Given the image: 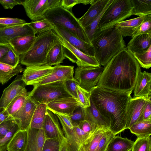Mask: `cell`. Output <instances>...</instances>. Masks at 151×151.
I'll return each instance as SVG.
<instances>
[{
	"label": "cell",
	"instance_id": "6da1fadb",
	"mask_svg": "<svg viewBox=\"0 0 151 151\" xmlns=\"http://www.w3.org/2000/svg\"><path fill=\"white\" fill-rule=\"evenodd\" d=\"M141 72L139 64L125 47L114 56L104 67L96 86L132 93Z\"/></svg>",
	"mask_w": 151,
	"mask_h": 151
},
{
	"label": "cell",
	"instance_id": "7a4b0ae2",
	"mask_svg": "<svg viewBox=\"0 0 151 151\" xmlns=\"http://www.w3.org/2000/svg\"><path fill=\"white\" fill-rule=\"evenodd\" d=\"M131 93L97 86L90 92L93 103L109 121V129L116 135L126 129L127 111Z\"/></svg>",
	"mask_w": 151,
	"mask_h": 151
},
{
	"label": "cell",
	"instance_id": "3957f363",
	"mask_svg": "<svg viewBox=\"0 0 151 151\" xmlns=\"http://www.w3.org/2000/svg\"><path fill=\"white\" fill-rule=\"evenodd\" d=\"M94 57L100 65L104 67L111 59L126 47L123 37L115 26L96 30L91 41Z\"/></svg>",
	"mask_w": 151,
	"mask_h": 151
},
{
	"label": "cell",
	"instance_id": "277c9868",
	"mask_svg": "<svg viewBox=\"0 0 151 151\" xmlns=\"http://www.w3.org/2000/svg\"><path fill=\"white\" fill-rule=\"evenodd\" d=\"M62 44L58 35L51 30L35 36V40L29 50L20 56V63L27 66L46 64V58L54 45Z\"/></svg>",
	"mask_w": 151,
	"mask_h": 151
},
{
	"label": "cell",
	"instance_id": "5b68a950",
	"mask_svg": "<svg viewBox=\"0 0 151 151\" xmlns=\"http://www.w3.org/2000/svg\"><path fill=\"white\" fill-rule=\"evenodd\" d=\"M44 17L53 25L62 26L83 41L91 43L78 19L71 11L60 6L46 12Z\"/></svg>",
	"mask_w": 151,
	"mask_h": 151
},
{
	"label": "cell",
	"instance_id": "8992f818",
	"mask_svg": "<svg viewBox=\"0 0 151 151\" xmlns=\"http://www.w3.org/2000/svg\"><path fill=\"white\" fill-rule=\"evenodd\" d=\"M133 8L130 0H113L103 13L96 30L114 27L124 21L132 15Z\"/></svg>",
	"mask_w": 151,
	"mask_h": 151
},
{
	"label": "cell",
	"instance_id": "52a82bcc",
	"mask_svg": "<svg viewBox=\"0 0 151 151\" xmlns=\"http://www.w3.org/2000/svg\"><path fill=\"white\" fill-rule=\"evenodd\" d=\"M29 98L38 104H47L57 99L72 96L65 87L64 81L33 86L32 90L28 92Z\"/></svg>",
	"mask_w": 151,
	"mask_h": 151
},
{
	"label": "cell",
	"instance_id": "ba28073f",
	"mask_svg": "<svg viewBox=\"0 0 151 151\" xmlns=\"http://www.w3.org/2000/svg\"><path fill=\"white\" fill-rule=\"evenodd\" d=\"M104 67L78 66L75 69L74 79L82 88L90 92L97 86Z\"/></svg>",
	"mask_w": 151,
	"mask_h": 151
},
{
	"label": "cell",
	"instance_id": "9c48e42d",
	"mask_svg": "<svg viewBox=\"0 0 151 151\" xmlns=\"http://www.w3.org/2000/svg\"><path fill=\"white\" fill-rule=\"evenodd\" d=\"M58 36L63 46L66 58L76 63L78 66L97 67L100 65L94 56L85 54L74 47L61 37Z\"/></svg>",
	"mask_w": 151,
	"mask_h": 151
},
{
	"label": "cell",
	"instance_id": "30bf717a",
	"mask_svg": "<svg viewBox=\"0 0 151 151\" xmlns=\"http://www.w3.org/2000/svg\"><path fill=\"white\" fill-rule=\"evenodd\" d=\"M53 29L55 32L65 39L71 45L85 54L94 56V50L91 43L83 41L63 27L54 25Z\"/></svg>",
	"mask_w": 151,
	"mask_h": 151
},
{
	"label": "cell",
	"instance_id": "8fae6325",
	"mask_svg": "<svg viewBox=\"0 0 151 151\" xmlns=\"http://www.w3.org/2000/svg\"><path fill=\"white\" fill-rule=\"evenodd\" d=\"M74 66L59 64L53 66L52 72L48 75L35 82L32 85H41L73 79Z\"/></svg>",
	"mask_w": 151,
	"mask_h": 151
},
{
	"label": "cell",
	"instance_id": "7c38bea8",
	"mask_svg": "<svg viewBox=\"0 0 151 151\" xmlns=\"http://www.w3.org/2000/svg\"><path fill=\"white\" fill-rule=\"evenodd\" d=\"M38 104L28 98L23 106L11 115L20 130H28L35 109Z\"/></svg>",
	"mask_w": 151,
	"mask_h": 151
},
{
	"label": "cell",
	"instance_id": "4fadbf2b",
	"mask_svg": "<svg viewBox=\"0 0 151 151\" xmlns=\"http://www.w3.org/2000/svg\"><path fill=\"white\" fill-rule=\"evenodd\" d=\"M22 75H18L11 84L4 90L0 98V107L6 109L17 96L27 92L26 86L22 78Z\"/></svg>",
	"mask_w": 151,
	"mask_h": 151
},
{
	"label": "cell",
	"instance_id": "5bb4252c",
	"mask_svg": "<svg viewBox=\"0 0 151 151\" xmlns=\"http://www.w3.org/2000/svg\"><path fill=\"white\" fill-rule=\"evenodd\" d=\"M145 97H131L127 106L126 129H129L140 117L148 99Z\"/></svg>",
	"mask_w": 151,
	"mask_h": 151
},
{
	"label": "cell",
	"instance_id": "9a60e30c",
	"mask_svg": "<svg viewBox=\"0 0 151 151\" xmlns=\"http://www.w3.org/2000/svg\"><path fill=\"white\" fill-rule=\"evenodd\" d=\"M47 105V109L52 112H56L68 116L72 114L78 107L80 106L79 101L72 96L57 99Z\"/></svg>",
	"mask_w": 151,
	"mask_h": 151
},
{
	"label": "cell",
	"instance_id": "2e32d148",
	"mask_svg": "<svg viewBox=\"0 0 151 151\" xmlns=\"http://www.w3.org/2000/svg\"><path fill=\"white\" fill-rule=\"evenodd\" d=\"M42 129L46 139L58 138L62 140L65 137L58 117L47 109Z\"/></svg>",
	"mask_w": 151,
	"mask_h": 151
},
{
	"label": "cell",
	"instance_id": "e0dca14e",
	"mask_svg": "<svg viewBox=\"0 0 151 151\" xmlns=\"http://www.w3.org/2000/svg\"><path fill=\"white\" fill-rule=\"evenodd\" d=\"M53 66L47 65L26 67L22 75V79L26 85H31L36 81L49 74Z\"/></svg>",
	"mask_w": 151,
	"mask_h": 151
},
{
	"label": "cell",
	"instance_id": "ac0fdd59",
	"mask_svg": "<svg viewBox=\"0 0 151 151\" xmlns=\"http://www.w3.org/2000/svg\"><path fill=\"white\" fill-rule=\"evenodd\" d=\"M28 35H35L28 23L0 29V43L9 44L10 40L14 38Z\"/></svg>",
	"mask_w": 151,
	"mask_h": 151
},
{
	"label": "cell",
	"instance_id": "d6986e66",
	"mask_svg": "<svg viewBox=\"0 0 151 151\" xmlns=\"http://www.w3.org/2000/svg\"><path fill=\"white\" fill-rule=\"evenodd\" d=\"M47 0H25L22 5L24 7L27 16L32 21L44 17L47 11Z\"/></svg>",
	"mask_w": 151,
	"mask_h": 151
},
{
	"label": "cell",
	"instance_id": "ffe728a7",
	"mask_svg": "<svg viewBox=\"0 0 151 151\" xmlns=\"http://www.w3.org/2000/svg\"><path fill=\"white\" fill-rule=\"evenodd\" d=\"M134 97L151 98V74L141 72L137 77L134 88Z\"/></svg>",
	"mask_w": 151,
	"mask_h": 151
},
{
	"label": "cell",
	"instance_id": "44dd1931",
	"mask_svg": "<svg viewBox=\"0 0 151 151\" xmlns=\"http://www.w3.org/2000/svg\"><path fill=\"white\" fill-rule=\"evenodd\" d=\"M151 46V34H143L132 38L127 48L132 54L146 52Z\"/></svg>",
	"mask_w": 151,
	"mask_h": 151
},
{
	"label": "cell",
	"instance_id": "7402d4cb",
	"mask_svg": "<svg viewBox=\"0 0 151 151\" xmlns=\"http://www.w3.org/2000/svg\"><path fill=\"white\" fill-rule=\"evenodd\" d=\"M110 0H95L87 12L78 19L82 27L90 24L101 13Z\"/></svg>",
	"mask_w": 151,
	"mask_h": 151
},
{
	"label": "cell",
	"instance_id": "603a6c76",
	"mask_svg": "<svg viewBox=\"0 0 151 151\" xmlns=\"http://www.w3.org/2000/svg\"><path fill=\"white\" fill-rule=\"evenodd\" d=\"M46 138L43 129L29 128L26 151H42Z\"/></svg>",
	"mask_w": 151,
	"mask_h": 151
},
{
	"label": "cell",
	"instance_id": "cb8c5ba5",
	"mask_svg": "<svg viewBox=\"0 0 151 151\" xmlns=\"http://www.w3.org/2000/svg\"><path fill=\"white\" fill-rule=\"evenodd\" d=\"M109 129L104 126H97L81 145L78 151H96L101 139Z\"/></svg>",
	"mask_w": 151,
	"mask_h": 151
},
{
	"label": "cell",
	"instance_id": "d4e9b609",
	"mask_svg": "<svg viewBox=\"0 0 151 151\" xmlns=\"http://www.w3.org/2000/svg\"><path fill=\"white\" fill-rule=\"evenodd\" d=\"M91 105L89 107L83 108L85 120L96 126H102L110 128L109 121L103 116L95 106L90 97Z\"/></svg>",
	"mask_w": 151,
	"mask_h": 151
},
{
	"label": "cell",
	"instance_id": "484cf974",
	"mask_svg": "<svg viewBox=\"0 0 151 151\" xmlns=\"http://www.w3.org/2000/svg\"><path fill=\"white\" fill-rule=\"evenodd\" d=\"M35 38V35L20 36L11 40L9 43L16 53L20 56L29 50L33 45Z\"/></svg>",
	"mask_w": 151,
	"mask_h": 151
},
{
	"label": "cell",
	"instance_id": "4316f807",
	"mask_svg": "<svg viewBox=\"0 0 151 151\" xmlns=\"http://www.w3.org/2000/svg\"><path fill=\"white\" fill-rule=\"evenodd\" d=\"M145 16H141L117 23L115 27L123 37L131 36L142 22Z\"/></svg>",
	"mask_w": 151,
	"mask_h": 151
},
{
	"label": "cell",
	"instance_id": "83f0119b",
	"mask_svg": "<svg viewBox=\"0 0 151 151\" xmlns=\"http://www.w3.org/2000/svg\"><path fill=\"white\" fill-rule=\"evenodd\" d=\"M28 138V130L18 131L9 143L7 151H26Z\"/></svg>",
	"mask_w": 151,
	"mask_h": 151
},
{
	"label": "cell",
	"instance_id": "f1b7e54d",
	"mask_svg": "<svg viewBox=\"0 0 151 151\" xmlns=\"http://www.w3.org/2000/svg\"><path fill=\"white\" fill-rule=\"evenodd\" d=\"M134 143L127 138L115 136L109 143L106 151H131Z\"/></svg>",
	"mask_w": 151,
	"mask_h": 151
},
{
	"label": "cell",
	"instance_id": "f546056e",
	"mask_svg": "<svg viewBox=\"0 0 151 151\" xmlns=\"http://www.w3.org/2000/svg\"><path fill=\"white\" fill-rule=\"evenodd\" d=\"M66 58L62 44L56 45L52 47L48 53L46 58V64L52 66L60 64Z\"/></svg>",
	"mask_w": 151,
	"mask_h": 151
},
{
	"label": "cell",
	"instance_id": "4dcf8cb0",
	"mask_svg": "<svg viewBox=\"0 0 151 151\" xmlns=\"http://www.w3.org/2000/svg\"><path fill=\"white\" fill-rule=\"evenodd\" d=\"M47 105L38 104L32 116L29 128L36 129H42L47 111Z\"/></svg>",
	"mask_w": 151,
	"mask_h": 151
},
{
	"label": "cell",
	"instance_id": "1f68e13d",
	"mask_svg": "<svg viewBox=\"0 0 151 151\" xmlns=\"http://www.w3.org/2000/svg\"><path fill=\"white\" fill-rule=\"evenodd\" d=\"M24 70L20 64L13 67L0 62V83L2 85L7 83L13 76Z\"/></svg>",
	"mask_w": 151,
	"mask_h": 151
},
{
	"label": "cell",
	"instance_id": "d6a6232c",
	"mask_svg": "<svg viewBox=\"0 0 151 151\" xmlns=\"http://www.w3.org/2000/svg\"><path fill=\"white\" fill-rule=\"evenodd\" d=\"M133 9L132 15L139 16L151 14V0H130Z\"/></svg>",
	"mask_w": 151,
	"mask_h": 151
},
{
	"label": "cell",
	"instance_id": "836d02e7",
	"mask_svg": "<svg viewBox=\"0 0 151 151\" xmlns=\"http://www.w3.org/2000/svg\"><path fill=\"white\" fill-rule=\"evenodd\" d=\"M137 137L151 135V121L143 120L137 122L129 129Z\"/></svg>",
	"mask_w": 151,
	"mask_h": 151
},
{
	"label": "cell",
	"instance_id": "e575fe53",
	"mask_svg": "<svg viewBox=\"0 0 151 151\" xmlns=\"http://www.w3.org/2000/svg\"><path fill=\"white\" fill-rule=\"evenodd\" d=\"M28 25L33 30L35 34H39L53 30L54 25L44 17L40 19L32 21L28 23Z\"/></svg>",
	"mask_w": 151,
	"mask_h": 151
},
{
	"label": "cell",
	"instance_id": "d590c367",
	"mask_svg": "<svg viewBox=\"0 0 151 151\" xmlns=\"http://www.w3.org/2000/svg\"><path fill=\"white\" fill-rule=\"evenodd\" d=\"M28 98V92L17 95L8 105L6 110L10 116L19 110L24 105Z\"/></svg>",
	"mask_w": 151,
	"mask_h": 151
},
{
	"label": "cell",
	"instance_id": "8d00e7d4",
	"mask_svg": "<svg viewBox=\"0 0 151 151\" xmlns=\"http://www.w3.org/2000/svg\"><path fill=\"white\" fill-rule=\"evenodd\" d=\"M151 137H137L134 142L131 151H151Z\"/></svg>",
	"mask_w": 151,
	"mask_h": 151
},
{
	"label": "cell",
	"instance_id": "74e56055",
	"mask_svg": "<svg viewBox=\"0 0 151 151\" xmlns=\"http://www.w3.org/2000/svg\"><path fill=\"white\" fill-rule=\"evenodd\" d=\"M113 0H110L103 10L99 16L90 24L84 28L85 32L90 42L97 28L98 24L103 13Z\"/></svg>",
	"mask_w": 151,
	"mask_h": 151
},
{
	"label": "cell",
	"instance_id": "f35d334b",
	"mask_svg": "<svg viewBox=\"0 0 151 151\" xmlns=\"http://www.w3.org/2000/svg\"><path fill=\"white\" fill-rule=\"evenodd\" d=\"M133 55L140 66L146 69L151 66V46L145 52L142 53H134Z\"/></svg>",
	"mask_w": 151,
	"mask_h": 151
},
{
	"label": "cell",
	"instance_id": "ab89813d",
	"mask_svg": "<svg viewBox=\"0 0 151 151\" xmlns=\"http://www.w3.org/2000/svg\"><path fill=\"white\" fill-rule=\"evenodd\" d=\"M0 62L16 67L20 63V56L16 53L12 48L9 50L2 57Z\"/></svg>",
	"mask_w": 151,
	"mask_h": 151
},
{
	"label": "cell",
	"instance_id": "60d3db41",
	"mask_svg": "<svg viewBox=\"0 0 151 151\" xmlns=\"http://www.w3.org/2000/svg\"><path fill=\"white\" fill-rule=\"evenodd\" d=\"M20 129L16 122L0 141V151H7L8 146L15 134Z\"/></svg>",
	"mask_w": 151,
	"mask_h": 151
},
{
	"label": "cell",
	"instance_id": "b9f144b4",
	"mask_svg": "<svg viewBox=\"0 0 151 151\" xmlns=\"http://www.w3.org/2000/svg\"><path fill=\"white\" fill-rule=\"evenodd\" d=\"M77 88L80 106L83 108L90 107L91 105L90 92L83 88L78 85H77Z\"/></svg>",
	"mask_w": 151,
	"mask_h": 151
},
{
	"label": "cell",
	"instance_id": "7bdbcfd3",
	"mask_svg": "<svg viewBox=\"0 0 151 151\" xmlns=\"http://www.w3.org/2000/svg\"><path fill=\"white\" fill-rule=\"evenodd\" d=\"M143 34H151V14L145 16L143 22L131 37Z\"/></svg>",
	"mask_w": 151,
	"mask_h": 151
},
{
	"label": "cell",
	"instance_id": "ee69618b",
	"mask_svg": "<svg viewBox=\"0 0 151 151\" xmlns=\"http://www.w3.org/2000/svg\"><path fill=\"white\" fill-rule=\"evenodd\" d=\"M26 23L24 20L17 18H0V29L23 25Z\"/></svg>",
	"mask_w": 151,
	"mask_h": 151
},
{
	"label": "cell",
	"instance_id": "f6af8a7d",
	"mask_svg": "<svg viewBox=\"0 0 151 151\" xmlns=\"http://www.w3.org/2000/svg\"><path fill=\"white\" fill-rule=\"evenodd\" d=\"M115 136L110 129L108 130L101 139L96 151H106L109 143Z\"/></svg>",
	"mask_w": 151,
	"mask_h": 151
},
{
	"label": "cell",
	"instance_id": "bcb514c9",
	"mask_svg": "<svg viewBox=\"0 0 151 151\" xmlns=\"http://www.w3.org/2000/svg\"><path fill=\"white\" fill-rule=\"evenodd\" d=\"M62 140L58 138L47 139L42 151H58Z\"/></svg>",
	"mask_w": 151,
	"mask_h": 151
},
{
	"label": "cell",
	"instance_id": "7dc6e473",
	"mask_svg": "<svg viewBox=\"0 0 151 151\" xmlns=\"http://www.w3.org/2000/svg\"><path fill=\"white\" fill-rule=\"evenodd\" d=\"M16 123L10 116L0 124V141L2 139Z\"/></svg>",
	"mask_w": 151,
	"mask_h": 151
},
{
	"label": "cell",
	"instance_id": "c3c4849f",
	"mask_svg": "<svg viewBox=\"0 0 151 151\" xmlns=\"http://www.w3.org/2000/svg\"><path fill=\"white\" fill-rule=\"evenodd\" d=\"M69 116L73 125H78L81 122L85 120L83 108L80 106L78 107Z\"/></svg>",
	"mask_w": 151,
	"mask_h": 151
},
{
	"label": "cell",
	"instance_id": "681fc988",
	"mask_svg": "<svg viewBox=\"0 0 151 151\" xmlns=\"http://www.w3.org/2000/svg\"><path fill=\"white\" fill-rule=\"evenodd\" d=\"M64 83L66 88L69 94L78 101L77 88V85H78V82L74 78L66 80Z\"/></svg>",
	"mask_w": 151,
	"mask_h": 151
},
{
	"label": "cell",
	"instance_id": "f907efd6",
	"mask_svg": "<svg viewBox=\"0 0 151 151\" xmlns=\"http://www.w3.org/2000/svg\"><path fill=\"white\" fill-rule=\"evenodd\" d=\"M89 0H61V6L71 11L73 6L78 4H89Z\"/></svg>",
	"mask_w": 151,
	"mask_h": 151
},
{
	"label": "cell",
	"instance_id": "816d5d0a",
	"mask_svg": "<svg viewBox=\"0 0 151 151\" xmlns=\"http://www.w3.org/2000/svg\"><path fill=\"white\" fill-rule=\"evenodd\" d=\"M143 120L151 121V98L147 100L142 114L137 122Z\"/></svg>",
	"mask_w": 151,
	"mask_h": 151
},
{
	"label": "cell",
	"instance_id": "f5cc1de1",
	"mask_svg": "<svg viewBox=\"0 0 151 151\" xmlns=\"http://www.w3.org/2000/svg\"><path fill=\"white\" fill-rule=\"evenodd\" d=\"M73 126L76 136L80 147L90 134L81 130L78 125H73Z\"/></svg>",
	"mask_w": 151,
	"mask_h": 151
},
{
	"label": "cell",
	"instance_id": "db71d44e",
	"mask_svg": "<svg viewBox=\"0 0 151 151\" xmlns=\"http://www.w3.org/2000/svg\"><path fill=\"white\" fill-rule=\"evenodd\" d=\"M78 126L84 132L89 134L93 131L97 126L95 124L86 120L81 122Z\"/></svg>",
	"mask_w": 151,
	"mask_h": 151
},
{
	"label": "cell",
	"instance_id": "11a10c76",
	"mask_svg": "<svg viewBox=\"0 0 151 151\" xmlns=\"http://www.w3.org/2000/svg\"><path fill=\"white\" fill-rule=\"evenodd\" d=\"M23 1L19 0H0V4L5 9H12L17 5H22Z\"/></svg>",
	"mask_w": 151,
	"mask_h": 151
},
{
	"label": "cell",
	"instance_id": "9f6ffc18",
	"mask_svg": "<svg viewBox=\"0 0 151 151\" xmlns=\"http://www.w3.org/2000/svg\"><path fill=\"white\" fill-rule=\"evenodd\" d=\"M58 151H73L65 137L61 140Z\"/></svg>",
	"mask_w": 151,
	"mask_h": 151
},
{
	"label": "cell",
	"instance_id": "6f0895ef",
	"mask_svg": "<svg viewBox=\"0 0 151 151\" xmlns=\"http://www.w3.org/2000/svg\"><path fill=\"white\" fill-rule=\"evenodd\" d=\"M61 0H47V11L51 9L61 6Z\"/></svg>",
	"mask_w": 151,
	"mask_h": 151
},
{
	"label": "cell",
	"instance_id": "680465c9",
	"mask_svg": "<svg viewBox=\"0 0 151 151\" xmlns=\"http://www.w3.org/2000/svg\"><path fill=\"white\" fill-rule=\"evenodd\" d=\"M12 48L9 44L0 43V60L9 50Z\"/></svg>",
	"mask_w": 151,
	"mask_h": 151
},
{
	"label": "cell",
	"instance_id": "91938a15",
	"mask_svg": "<svg viewBox=\"0 0 151 151\" xmlns=\"http://www.w3.org/2000/svg\"><path fill=\"white\" fill-rule=\"evenodd\" d=\"M10 116L6 109L0 107V124Z\"/></svg>",
	"mask_w": 151,
	"mask_h": 151
}]
</instances>
